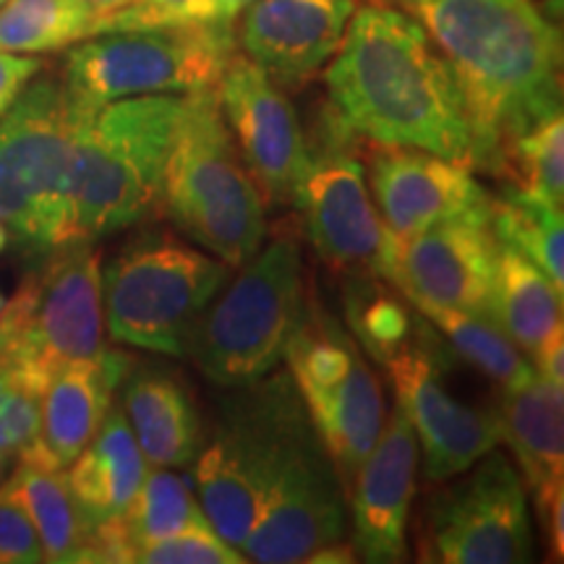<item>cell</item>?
<instances>
[{"label":"cell","mask_w":564,"mask_h":564,"mask_svg":"<svg viewBox=\"0 0 564 564\" xmlns=\"http://www.w3.org/2000/svg\"><path fill=\"white\" fill-rule=\"evenodd\" d=\"M324 84L329 112L352 137L478 171L476 133L453 68L408 13L390 6L352 11Z\"/></svg>","instance_id":"6da1fadb"},{"label":"cell","mask_w":564,"mask_h":564,"mask_svg":"<svg viewBox=\"0 0 564 564\" xmlns=\"http://www.w3.org/2000/svg\"><path fill=\"white\" fill-rule=\"evenodd\" d=\"M463 91L478 171L562 112V32L533 0H423L415 9Z\"/></svg>","instance_id":"7a4b0ae2"},{"label":"cell","mask_w":564,"mask_h":564,"mask_svg":"<svg viewBox=\"0 0 564 564\" xmlns=\"http://www.w3.org/2000/svg\"><path fill=\"white\" fill-rule=\"evenodd\" d=\"M181 100L183 95L126 97L84 112L70 160V243H95L160 209Z\"/></svg>","instance_id":"3957f363"},{"label":"cell","mask_w":564,"mask_h":564,"mask_svg":"<svg viewBox=\"0 0 564 564\" xmlns=\"http://www.w3.org/2000/svg\"><path fill=\"white\" fill-rule=\"evenodd\" d=\"M160 207L196 246L228 267H241L262 249V192L238 154L215 89L183 95Z\"/></svg>","instance_id":"277c9868"},{"label":"cell","mask_w":564,"mask_h":564,"mask_svg":"<svg viewBox=\"0 0 564 564\" xmlns=\"http://www.w3.org/2000/svg\"><path fill=\"white\" fill-rule=\"evenodd\" d=\"M308 426L291 371L241 384L217 405L212 440L194 457V481L209 525L228 544L243 546L280 463Z\"/></svg>","instance_id":"5b68a950"},{"label":"cell","mask_w":564,"mask_h":564,"mask_svg":"<svg viewBox=\"0 0 564 564\" xmlns=\"http://www.w3.org/2000/svg\"><path fill=\"white\" fill-rule=\"evenodd\" d=\"M230 270L165 230L133 238L102 270L105 327L121 345L186 358L196 324Z\"/></svg>","instance_id":"8992f818"},{"label":"cell","mask_w":564,"mask_h":564,"mask_svg":"<svg viewBox=\"0 0 564 564\" xmlns=\"http://www.w3.org/2000/svg\"><path fill=\"white\" fill-rule=\"evenodd\" d=\"M303 308V259L293 236H274L228 280L196 324L188 356L220 387L267 377L285 358Z\"/></svg>","instance_id":"52a82bcc"},{"label":"cell","mask_w":564,"mask_h":564,"mask_svg":"<svg viewBox=\"0 0 564 564\" xmlns=\"http://www.w3.org/2000/svg\"><path fill=\"white\" fill-rule=\"evenodd\" d=\"M84 112L66 82L42 76L0 118V223L37 253L70 243V160Z\"/></svg>","instance_id":"ba28073f"},{"label":"cell","mask_w":564,"mask_h":564,"mask_svg":"<svg viewBox=\"0 0 564 564\" xmlns=\"http://www.w3.org/2000/svg\"><path fill=\"white\" fill-rule=\"evenodd\" d=\"M236 53L230 21L108 32L76 42L63 82L87 110L147 95L215 89Z\"/></svg>","instance_id":"9c48e42d"},{"label":"cell","mask_w":564,"mask_h":564,"mask_svg":"<svg viewBox=\"0 0 564 564\" xmlns=\"http://www.w3.org/2000/svg\"><path fill=\"white\" fill-rule=\"evenodd\" d=\"M102 253L91 241L53 249L0 308V356L47 387L55 371L105 350Z\"/></svg>","instance_id":"30bf717a"},{"label":"cell","mask_w":564,"mask_h":564,"mask_svg":"<svg viewBox=\"0 0 564 564\" xmlns=\"http://www.w3.org/2000/svg\"><path fill=\"white\" fill-rule=\"evenodd\" d=\"M288 371L345 494L387 423L382 382L352 335L319 306H303L285 348Z\"/></svg>","instance_id":"8fae6325"},{"label":"cell","mask_w":564,"mask_h":564,"mask_svg":"<svg viewBox=\"0 0 564 564\" xmlns=\"http://www.w3.org/2000/svg\"><path fill=\"white\" fill-rule=\"evenodd\" d=\"M350 139L352 133L329 112L327 139L308 150L293 204L324 264L345 274L390 280L398 236L387 228L366 188V167L352 154Z\"/></svg>","instance_id":"7c38bea8"},{"label":"cell","mask_w":564,"mask_h":564,"mask_svg":"<svg viewBox=\"0 0 564 564\" xmlns=\"http://www.w3.org/2000/svg\"><path fill=\"white\" fill-rule=\"evenodd\" d=\"M460 481L426 505L421 562L520 564L533 560V528L523 476L491 449Z\"/></svg>","instance_id":"4fadbf2b"},{"label":"cell","mask_w":564,"mask_h":564,"mask_svg":"<svg viewBox=\"0 0 564 564\" xmlns=\"http://www.w3.org/2000/svg\"><path fill=\"white\" fill-rule=\"evenodd\" d=\"M449 352L426 324L382 364L394 387V403L411 421L429 481H449L502 444V415L463 403L444 382Z\"/></svg>","instance_id":"5bb4252c"},{"label":"cell","mask_w":564,"mask_h":564,"mask_svg":"<svg viewBox=\"0 0 564 564\" xmlns=\"http://www.w3.org/2000/svg\"><path fill=\"white\" fill-rule=\"evenodd\" d=\"M348 531V494L314 423L303 432L267 489L241 554L257 564L308 562Z\"/></svg>","instance_id":"9a60e30c"},{"label":"cell","mask_w":564,"mask_h":564,"mask_svg":"<svg viewBox=\"0 0 564 564\" xmlns=\"http://www.w3.org/2000/svg\"><path fill=\"white\" fill-rule=\"evenodd\" d=\"M215 91L238 154L259 192L272 204H293L308 160V144L293 102L243 53H232Z\"/></svg>","instance_id":"2e32d148"},{"label":"cell","mask_w":564,"mask_h":564,"mask_svg":"<svg viewBox=\"0 0 564 564\" xmlns=\"http://www.w3.org/2000/svg\"><path fill=\"white\" fill-rule=\"evenodd\" d=\"M373 204L400 241L444 223L491 225V196L468 167L413 150L373 144L369 160Z\"/></svg>","instance_id":"e0dca14e"},{"label":"cell","mask_w":564,"mask_h":564,"mask_svg":"<svg viewBox=\"0 0 564 564\" xmlns=\"http://www.w3.org/2000/svg\"><path fill=\"white\" fill-rule=\"evenodd\" d=\"M499 241L491 225L444 223L398 238L390 280L408 301H432L491 319Z\"/></svg>","instance_id":"ac0fdd59"},{"label":"cell","mask_w":564,"mask_h":564,"mask_svg":"<svg viewBox=\"0 0 564 564\" xmlns=\"http://www.w3.org/2000/svg\"><path fill=\"white\" fill-rule=\"evenodd\" d=\"M419 440L403 408L394 403L382 434L358 468L348 491L352 552L371 564L405 560L408 514L415 494Z\"/></svg>","instance_id":"d6986e66"},{"label":"cell","mask_w":564,"mask_h":564,"mask_svg":"<svg viewBox=\"0 0 564 564\" xmlns=\"http://www.w3.org/2000/svg\"><path fill=\"white\" fill-rule=\"evenodd\" d=\"M352 11L356 0H253L236 45L278 84H301L333 61Z\"/></svg>","instance_id":"ffe728a7"},{"label":"cell","mask_w":564,"mask_h":564,"mask_svg":"<svg viewBox=\"0 0 564 564\" xmlns=\"http://www.w3.org/2000/svg\"><path fill=\"white\" fill-rule=\"evenodd\" d=\"M126 352L105 348L97 358L63 366L42 394L40 434L24 455L68 468L91 442L112 405V394L131 371Z\"/></svg>","instance_id":"44dd1931"},{"label":"cell","mask_w":564,"mask_h":564,"mask_svg":"<svg viewBox=\"0 0 564 564\" xmlns=\"http://www.w3.org/2000/svg\"><path fill=\"white\" fill-rule=\"evenodd\" d=\"M564 387L539 373L505 390L502 442L512 447L535 512L564 499Z\"/></svg>","instance_id":"7402d4cb"},{"label":"cell","mask_w":564,"mask_h":564,"mask_svg":"<svg viewBox=\"0 0 564 564\" xmlns=\"http://www.w3.org/2000/svg\"><path fill=\"white\" fill-rule=\"evenodd\" d=\"M123 413L150 468H181L202 447V421L192 392L173 373L137 369L126 373Z\"/></svg>","instance_id":"603a6c76"},{"label":"cell","mask_w":564,"mask_h":564,"mask_svg":"<svg viewBox=\"0 0 564 564\" xmlns=\"http://www.w3.org/2000/svg\"><path fill=\"white\" fill-rule=\"evenodd\" d=\"M147 465L121 405H110L102 426L68 465V489L91 528L121 518L144 481Z\"/></svg>","instance_id":"cb8c5ba5"},{"label":"cell","mask_w":564,"mask_h":564,"mask_svg":"<svg viewBox=\"0 0 564 564\" xmlns=\"http://www.w3.org/2000/svg\"><path fill=\"white\" fill-rule=\"evenodd\" d=\"M3 486L37 531L45 562H87L89 528L76 507L63 468L34 455H19L17 470Z\"/></svg>","instance_id":"d4e9b609"},{"label":"cell","mask_w":564,"mask_h":564,"mask_svg":"<svg viewBox=\"0 0 564 564\" xmlns=\"http://www.w3.org/2000/svg\"><path fill=\"white\" fill-rule=\"evenodd\" d=\"M491 322L528 356L564 329L560 288L531 259L505 243H499Z\"/></svg>","instance_id":"484cf974"},{"label":"cell","mask_w":564,"mask_h":564,"mask_svg":"<svg viewBox=\"0 0 564 564\" xmlns=\"http://www.w3.org/2000/svg\"><path fill=\"white\" fill-rule=\"evenodd\" d=\"M102 13L84 0H6L0 6V51L55 53L97 34Z\"/></svg>","instance_id":"4316f807"},{"label":"cell","mask_w":564,"mask_h":564,"mask_svg":"<svg viewBox=\"0 0 564 564\" xmlns=\"http://www.w3.org/2000/svg\"><path fill=\"white\" fill-rule=\"evenodd\" d=\"M491 230L499 243L512 246L546 272V278L564 291V223L562 207L552 202L507 188L491 202Z\"/></svg>","instance_id":"83f0119b"},{"label":"cell","mask_w":564,"mask_h":564,"mask_svg":"<svg viewBox=\"0 0 564 564\" xmlns=\"http://www.w3.org/2000/svg\"><path fill=\"white\" fill-rule=\"evenodd\" d=\"M411 303L415 312L434 324V329H440L447 337L457 356L474 364L478 371H484L502 390H510V387L520 384L533 373V366L523 356V350L486 316L457 312V308L440 306V303L432 301Z\"/></svg>","instance_id":"f1b7e54d"},{"label":"cell","mask_w":564,"mask_h":564,"mask_svg":"<svg viewBox=\"0 0 564 564\" xmlns=\"http://www.w3.org/2000/svg\"><path fill=\"white\" fill-rule=\"evenodd\" d=\"M345 316L352 335L371 358L384 364L413 335V322L405 303L392 299L371 274H348Z\"/></svg>","instance_id":"f546056e"},{"label":"cell","mask_w":564,"mask_h":564,"mask_svg":"<svg viewBox=\"0 0 564 564\" xmlns=\"http://www.w3.org/2000/svg\"><path fill=\"white\" fill-rule=\"evenodd\" d=\"M502 178L512 181V188L552 202L562 207L564 196V118L562 112L546 118L525 137H520L507 152Z\"/></svg>","instance_id":"4dcf8cb0"},{"label":"cell","mask_w":564,"mask_h":564,"mask_svg":"<svg viewBox=\"0 0 564 564\" xmlns=\"http://www.w3.org/2000/svg\"><path fill=\"white\" fill-rule=\"evenodd\" d=\"M45 384L0 356V453L17 460L34 447Z\"/></svg>","instance_id":"1f68e13d"},{"label":"cell","mask_w":564,"mask_h":564,"mask_svg":"<svg viewBox=\"0 0 564 564\" xmlns=\"http://www.w3.org/2000/svg\"><path fill=\"white\" fill-rule=\"evenodd\" d=\"M139 564H238L246 562L236 549L215 533V528H192L171 539L154 541L133 554Z\"/></svg>","instance_id":"d6a6232c"},{"label":"cell","mask_w":564,"mask_h":564,"mask_svg":"<svg viewBox=\"0 0 564 564\" xmlns=\"http://www.w3.org/2000/svg\"><path fill=\"white\" fill-rule=\"evenodd\" d=\"M45 562L37 531L11 497L6 486H0V564H40Z\"/></svg>","instance_id":"836d02e7"},{"label":"cell","mask_w":564,"mask_h":564,"mask_svg":"<svg viewBox=\"0 0 564 564\" xmlns=\"http://www.w3.org/2000/svg\"><path fill=\"white\" fill-rule=\"evenodd\" d=\"M42 63L34 55H19V53H3L0 51V118L11 110V105L19 100Z\"/></svg>","instance_id":"e575fe53"},{"label":"cell","mask_w":564,"mask_h":564,"mask_svg":"<svg viewBox=\"0 0 564 564\" xmlns=\"http://www.w3.org/2000/svg\"><path fill=\"white\" fill-rule=\"evenodd\" d=\"M562 335L564 329L562 333H556L554 337H549V340L541 345L531 358H528L533 366V371L539 373V377H544L546 382H554V384H564V337Z\"/></svg>","instance_id":"d590c367"},{"label":"cell","mask_w":564,"mask_h":564,"mask_svg":"<svg viewBox=\"0 0 564 564\" xmlns=\"http://www.w3.org/2000/svg\"><path fill=\"white\" fill-rule=\"evenodd\" d=\"M223 3H225V13H228V19L232 21L238 17V13L246 9V6L253 3V0H223Z\"/></svg>","instance_id":"8d00e7d4"},{"label":"cell","mask_w":564,"mask_h":564,"mask_svg":"<svg viewBox=\"0 0 564 564\" xmlns=\"http://www.w3.org/2000/svg\"><path fill=\"white\" fill-rule=\"evenodd\" d=\"M84 3H89L91 9H97V11H100V13H105V11H112V9H118V6L129 3V0H84Z\"/></svg>","instance_id":"74e56055"},{"label":"cell","mask_w":564,"mask_h":564,"mask_svg":"<svg viewBox=\"0 0 564 564\" xmlns=\"http://www.w3.org/2000/svg\"><path fill=\"white\" fill-rule=\"evenodd\" d=\"M9 457H6L3 453H0V484H3V478H6V474H9Z\"/></svg>","instance_id":"f35d334b"},{"label":"cell","mask_w":564,"mask_h":564,"mask_svg":"<svg viewBox=\"0 0 564 564\" xmlns=\"http://www.w3.org/2000/svg\"><path fill=\"white\" fill-rule=\"evenodd\" d=\"M6 243H9V232H6V225L0 223V251L6 249Z\"/></svg>","instance_id":"ab89813d"},{"label":"cell","mask_w":564,"mask_h":564,"mask_svg":"<svg viewBox=\"0 0 564 564\" xmlns=\"http://www.w3.org/2000/svg\"><path fill=\"white\" fill-rule=\"evenodd\" d=\"M408 3H411V6H413V9H419V6L423 3V0H408Z\"/></svg>","instance_id":"60d3db41"},{"label":"cell","mask_w":564,"mask_h":564,"mask_svg":"<svg viewBox=\"0 0 564 564\" xmlns=\"http://www.w3.org/2000/svg\"><path fill=\"white\" fill-rule=\"evenodd\" d=\"M3 303H6V299H3V293H0V308H3Z\"/></svg>","instance_id":"b9f144b4"},{"label":"cell","mask_w":564,"mask_h":564,"mask_svg":"<svg viewBox=\"0 0 564 564\" xmlns=\"http://www.w3.org/2000/svg\"><path fill=\"white\" fill-rule=\"evenodd\" d=\"M6 3V0H0V6H3Z\"/></svg>","instance_id":"7bdbcfd3"}]
</instances>
